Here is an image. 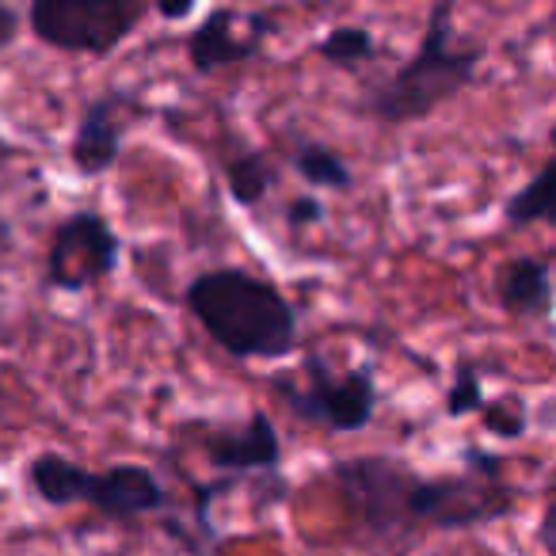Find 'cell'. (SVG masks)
Returning <instances> with one entry per match:
<instances>
[{"instance_id":"6da1fadb","label":"cell","mask_w":556,"mask_h":556,"mask_svg":"<svg viewBox=\"0 0 556 556\" xmlns=\"http://www.w3.org/2000/svg\"><path fill=\"white\" fill-rule=\"evenodd\" d=\"M199 328L237 363H275L298 351V309L275 282L244 267H210L184 290Z\"/></svg>"},{"instance_id":"7a4b0ae2","label":"cell","mask_w":556,"mask_h":556,"mask_svg":"<svg viewBox=\"0 0 556 556\" xmlns=\"http://www.w3.org/2000/svg\"><path fill=\"white\" fill-rule=\"evenodd\" d=\"M454 9L457 0H434L419 47L386 80L366 88L358 100V115L386 126L419 123V118L434 115L442 103L457 100L465 88L477 85L484 47H457Z\"/></svg>"},{"instance_id":"3957f363","label":"cell","mask_w":556,"mask_h":556,"mask_svg":"<svg viewBox=\"0 0 556 556\" xmlns=\"http://www.w3.org/2000/svg\"><path fill=\"white\" fill-rule=\"evenodd\" d=\"M146 9V0H31L27 27L58 54L108 58L138 31Z\"/></svg>"},{"instance_id":"277c9868","label":"cell","mask_w":556,"mask_h":556,"mask_svg":"<svg viewBox=\"0 0 556 556\" xmlns=\"http://www.w3.org/2000/svg\"><path fill=\"white\" fill-rule=\"evenodd\" d=\"M309 386H294L290 378H275L282 404L294 412L302 424L325 427L332 434H358L374 424L378 412V381L370 366L336 374L325 355H305L302 363Z\"/></svg>"},{"instance_id":"5b68a950","label":"cell","mask_w":556,"mask_h":556,"mask_svg":"<svg viewBox=\"0 0 556 556\" xmlns=\"http://www.w3.org/2000/svg\"><path fill=\"white\" fill-rule=\"evenodd\" d=\"M510 510V492L500 480L484 477H419L412 472L404 488L401 522L439 526V530H469L480 522H495Z\"/></svg>"},{"instance_id":"8992f818","label":"cell","mask_w":556,"mask_h":556,"mask_svg":"<svg viewBox=\"0 0 556 556\" xmlns=\"http://www.w3.org/2000/svg\"><path fill=\"white\" fill-rule=\"evenodd\" d=\"M123 263V237L100 210H77L65 222H58L47 248V287L80 294L96 287L108 275H115Z\"/></svg>"},{"instance_id":"52a82bcc","label":"cell","mask_w":556,"mask_h":556,"mask_svg":"<svg viewBox=\"0 0 556 556\" xmlns=\"http://www.w3.org/2000/svg\"><path fill=\"white\" fill-rule=\"evenodd\" d=\"M141 111V100L130 88H108L96 100L85 103L77 118V130H73L70 161L73 168L85 179L108 176L118 164L126 149V130H130V118Z\"/></svg>"},{"instance_id":"ba28073f","label":"cell","mask_w":556,"mask_h":556,"mask_svg":"<svg viewBox=\"0 0 556 556\" xmlns=\"http://www.w3.org/2000/svg\"><path fill=\"white\" fill-rule=\"evenodd\" d=\"M278 24L263 12H240V9H214L187 39V62L194 73L210 77V73L225 70V65L255 62L267 50L270 35Z\"/></svg>"},{"instance_id":"9c48e42d","label":"cell","mask_w":556,"mask_h":556,"mask_svg":"<svg viewBox=\"0 0 556 556\" xmlns=\"http://www.w3.org/2000/svg\"><path fill=\"white\" fill-rule=\"evenodd\" d=\"M80 503L96 507L103 518H115V522H126V518H141L153 515L168 503V492L156 480L153 469L146 465H111L103 472L88 469L85 480V495Z\"/></svg>"},{"instance_id":"30bf717a","label":"cell","mask_w":556,"mask_h":556,"mask_svg":"<svg viewBox=\"0 0 556 556\" xmlns=\"http://www.w3.org/2000/svg\"><path fill=\"white\" fill-rule=\"evenodd\" d=\"M206 457L222 472H275L282 465V439L267 412H252L240 427H217L206 434Z\"/></svg>"},{"instance_id":"8fae6325","label":"cell","mask_w":556,"mask_h":556,"mask_svg":"<svg viewBox=\"0 0 556 556\" xmlns=\"http://www.w3.org/2000/svg\"><path fill=\"white\" fill-rule=\"evenodd\" d=\"M495 305L510 317L522 320H548L556 313V287L553 270L538 255H515L503 260L495 270Z\"/></svg>"},{"instance_id":"7c38bea8","label":"cell","mask_w":556,"mask_h":556,"mask_svg":"<svg viewBox=\"0 0 556 556\" xmlns=\"http://www.w3.org/2000/svg\"><path fill=\"white\" fill-rule=\"evenodd\" d=\"M222 176L225 187H229V199L237 206L260 210L270 199V191L278 187L282 172L270 161V153L244 146V149H232V153H222Z\"/></svg>"},{"instance_id":"4fadbf2b","label":"cell","mask_w":556,"mask_h":556,"mask_svg":"<svg viewBox=\"0 0 556 556\" xmlns=\"http://www.w3.org/2000/svg\"><path fill=\"white\" fill-rule=\"evenodd\" d=\"M553 153L538 168V176L526 187H518L507 202H503V222L510 229H530V225H556V126L548 130Z\"/></svg>"},{"instance_id":"5bb4252c","label":"cell","mask_w":556,"mask_h":556,"mask_svg":"<svg viewBox=\"0 0 556 556\" xmlns=\"http://www.w3.org/2000/svg\"><path fill=\"white\" fill-rule=\"evenodd\" d=\"M31 477V488L50 503V507H70V503H80L85 495V480L88 469L62 454H39L27 469Z\"/></svg>"},{"instance_id":"9a60e30c","label":"cell","mask_w":556,"mask_h":556,"mask_svg":"<svg viewBox=\"0 0 556 556\" xmlns=\"http://www.w3.org/2000/svg\"><path fill=\"white\" fill-rule=\"evenodd\" d=\"M294 172L313 187V191H351L355 187V172L351 164L336 153L325 141H302L290 156Z\"/></svg>"},{"instance_id":"2e32d148","label":"cell","mask_w":556,"mask_h":556,"mask_svg":"<svg viewBox=\"0 0 556 556\" xmlns=\"http://www.w3.org/2000/svg\"><path fill=\"white\" fill-rule=\"evenodd\" d=\"M317 58H325L332 70H363L378 58V39L370 35V27H358V24H340L320 39Z\"/></svg>"},{"instance_id":"e0dca14e","label":"cell","mask_w":556,"mask_h":556,"mask_svg":"<svg viewBox=\"0 0 556 556\" xmlns=\"http://www.w3.org/2000/svg\"><path fill=\"white\" fill-rule=\"evenodd\" d=\"M488 404L484 396V381H480V366L462 358L454 366V381L446 389V416L450 419H462V416H472Z\"/></svg>"},{"instance_id":"ac0fdd59","label":"cell","mask_w":556,"mask_h":556,"mask_svg":"<svg viewBox=\"0 0 556 556\" xmlns=\"http://www.w3.org/2000/svg\"><path fill=\"white\" fill-rule=\"evenodd\" d=\"M480 416H484L488 434H495V439L515 442L530 431V412H526L522 396H500L495 404H484Z\"/></svg>"},{"instance_id":"d6986e66","label":"cell","mask_w":556,"mask_h":556,"mask_svg":"<svg viewBox=\"0 0 556 556\" xmlns=\"http://www.w3.org/2000/svg\"><path fill=\"white\" fill-rule=\"evenodd\" d=\"M325 222V202L317 199V194H298V199H290L287 206V225L294 232L309 229V225H320Z\"/></svg>"},{"instance_id":"ffe728a7","label":"cell","mask_w":556,"mask_h":556,"mask_svg":"<svg viewBox=\"0 0 556 556\" xmlns=\"http://www.w3.org/2000/svg\"><path fill=\"white\" fill-rule=\"evenodd\" d=\"M500 469H503V462L495 454H488V450H480V446L465 450V472H472V477L500 480Z\"/></svg>"},{"instance_id":"44dd1931","label":"cell","mask_w":556,"mask_h":556,"mask_svg":"<svg viewBox=\"0 0 556 556\" xmlns=\"http://www.w3.org/2000/svg\"><path fill=\"white\" fill-rule=\"evenodd\" d=\"M153 9H156V16L168 20V24H184V20L194 16L199 0H153Z\"/></svg>"},{"instance_id":"7402d4cb","label":"cell","mask_w":556,"mask_h":556,"mask_svg":"<svg viewBox=\"0 0 556 556\" xmlns=\"http://www.w3.org/2000/svg\"><path fill=\"white\" fill-rule=\"evenodd\" d=\"M20 31H24V20H20V12L0 0V50H9L12 42L20 39Z\"/></svg>"},{"instance_id":"603a6c76","label":"cell","mask_w":556,"mask_h":556,"mask_svg":"<svg viewBox=\"0 0 556 556\" xmlns=\"http://www.w3.org/2000/svg\"><path fill=\"white\" fill-rule=\"evenodd\" d=\"M538 538H541V545H545V553H548V556H556V500L548 503L545 515H541Z\"/></svg>"}]
</instances>
